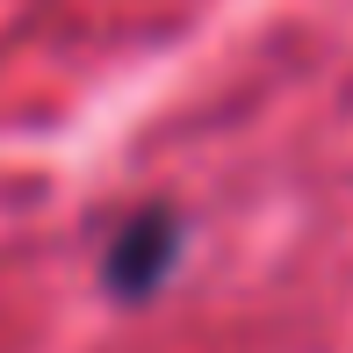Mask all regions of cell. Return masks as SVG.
<instances>
[{
    "mask_svg": "<svg viewBox=\"0 0 353 353\" xmlns=\"http://www.w3.org/2000/svg\"><path fill=\"white\" fill-rule=\"evenodd\" d=\"M173 252H181V223L166 210H144L130 231L108 245V288H116V296H152V288L166 281Z\"/></svg>",
    "mask_w": 353,
    "mask_h": 353,
    "instance_id": "6da1fadb",
    "label": "cell"
}]
</instances>
